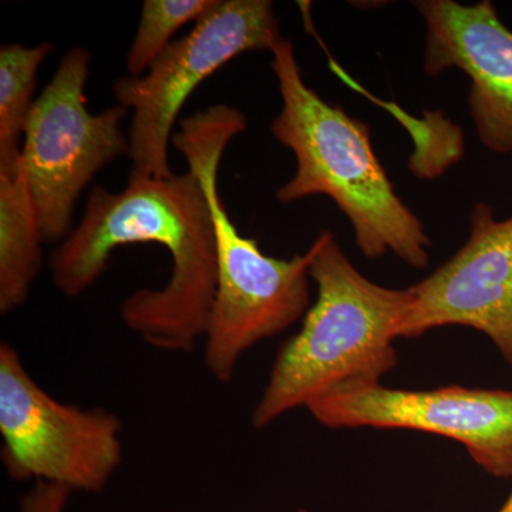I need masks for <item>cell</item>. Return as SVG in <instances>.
Returning a JSON list of instances; mask_svg holds the SVG:
<instances>
[{
    "label": "cell",
    "mask_w": 512,
    "mask_h": 512,
    "mask_svg": "<svg viewBox=\"0 0 512 512\" xmlns=\"http://www.w3.org/2000/svg\"><path fill=\"white\" fill-rule=\"evenodd\" d=\"M133 244L167 248L173 272L163 288L124 299V325L153 348L192 352L207 332L218 279L210 201L195 165L170 178L128 180L120 192L96 185L82 220L50 256L53 284L77 298L106 272L114 249Z\"/></svg>",
    "instance_id": "obj_1"
},
{
    "label": "cell",
    "mask_w": 512,
    "mask_h": 512,
    "mask_svg": "<svg viewBox=\"0 0 512 512\" xmlns=\"http://www.w3.org/2000/svg\"><path fill=\"white\" fill-rule=\"evenodd\" d=\"M271 53L282 100L271 133L296 158V173L278 188L276 200L292 204L325 195L348 218L365 258L392 252L412 268H426L431 239L394 190L373 150L369 124L323 100L305 83L291 40H279Z\"/></svg>",
    "instance_id": "obj_2"
},
{
    "label": "cell",
    "mask_w": 512,
    "mask_h": 512,
    "mask_svg": "<svg viewBox=\"0 0 512 512\" xmlns=\"http://www.w3.org/2000/svg\"><path fill=\"white\" fill-rule=\"evenodd\" d=\"M311 249L309 275L318 298L276 356L252 412L255 429L323 397L382 384L399 363L394 342L412 308V291L360 274L332 232L323 231Z\"/></svg>",
    "instance_id": "obj_3"
},
{
    "label": "cell",
    "mask_w": 512,
    "mask_h": 512,
    "mask_svg": "<svg viewBox=\"0 0 512 512\" xmlns=\"http://www.w3.org/2000/svg\"><path fill=\"white\" fill-rule=\"evenodd\" d=\"M247 128V117L227 104L208 107L181 121L173 146L200 171L214 221L218 279L207 332L204 362L220 383L231 382L241 357L305 318L311 303V247L279 259L265 255L229 218L218 192L225 148Z\"/></svg>",
    "instance_id": "obj_4"
},
{
    "label": "cell",
    "mask_w": 512,
    "mask_h": 512,
    "mask_svg": "<svg viewBox=\"0 0 512 512\" xmlns=\"http://www.w3.org/2000/svg\"><path fill=\"white\" fill-rule=\"evenodd\" d=\"M284 39L271 0H217L187 36L174 40L141 77L123 76L114 96L131 110L128 180L173 177L168 146L185 101L204 80L249 52Z\"/></svg>",
    "instance_id": "obj_5"
},
{
    "label": "cell",
    "mask_w": 512,
    "mask_h": 512,
    "mask_svg": "<svg viewBox=\"0 0 512 512\" xmlns=\"http://www.w3.org/2000/svg\"><path fill=\"white\" fill-rule=\"evenodd\" d=\"M90 52L73 47L37 97L23 138L20 168L35 202L45 244L69 237L74 204L94 175L127 154L123 121L128 110L92 114L86 84Z\"/></svg>",
    "instance_id": "obj_6"
},
{
    "label": "cell",
    "mask_w": 512,
    "mask_h": 512,
    "mask_svg": "<svg viewBox=\"0 0 512 512\" xmlns=\"http://www.w3.org/2000/svg\"><path fill=\"white\" fill-rule=\"evenodd\" d=\"M121 433L117 414L59 402L36 383L18 350L0 343V456L13 481L99 494L123 463Z\"/></svg>",
    "instance_id": "obj_7"
},
{
    "label": "cell",
    "mask_w": 512,
    "mask_h": 512,
    "mask_svg": "<svg viewBox=\"0 0 512 512\" xmlns=\"http://www.w3.org/2000/svg\"><path fill=\"white\" fill-rule=\"evenodd\" d=\"M328 429L424 431L457 441L485 473L512 478V392L447 386L389 389L382 384L323 397L308 406Z\"/></svg>",
    "instance_id": "obj_8"
},
{
    "label": "cell",
    "mask_w": 512,
    "mask_h": 512,
    "mask_svg": "<svg viewBox=\"0 0 512 512\" xmlns=\"http://www.w3.org/2000/svg\"><path fill=\"white\" fill-rule=\"evenodd\" d=\"M409 289L400 338L466 326L484 333L512 367V215L498 220L490 205L476 202L466 244Z\"/></svg>",
    "instance_id": "obj_9"
},
{
    "label": "cell",
    "mask_w": 512,
    "mask_h": 512,
    "mask_svg": "<svg viewBox=\"0 0 512 512\" xmlns=\"http://www.w3.org/2000/svg\"><path fill=\"white\" fill-rule=\"evenodd\" d=\"M426 23L424 70L436 77L450 69L470 79L471 119L481 144L512 154V30L490 0L412 2Z\"/></svg>",
    "instance_id": "obj_10"
},
{
    "label": "cell",
    "mask_w": 512,
    "mask_h": 512,
    "mask_svg": "<svg viewBox=\"0 0 512 512\" xmlns=\"http://www.w3.org/2000/svg\"><path fill=\"white\" fill-rule=\"evenodd\" d=\"M42 228L22 168L0 173V313L28 301L42 271Z\"/></svg>",
    "instance_id": "obj_11"
},
{
    "label": "cell",
    "mask_w": 512,
    "mask_h": 512,
    "mask_svg": "<svg viewBox=\"0 0 512 512\" xmlns=\"http://www.w3.org/2000/svg\"><path fill=\"white\" fill-rule=\"evenodd\" d=\"M53 49L50 42L35 47L9 43L0 49V173L19 167L26 126L36 101L37 72Z\"/></svg>",
    "instance_id": "obj_12"
},
{
    "label": "cell",
    "mask_w": 512,
    "mask_h": 512,
    "mask_svg": "<svg viewBox=\"0 0 512 512\" xmlns=\"http://www.w3.org/2000/svg\"><path fill=\"white\" fill-rule=\"evenodd\" d=\"M215 3L217 0H144L136 36L127 53L128 76H144L151 63L174 42L175 33L204 18Z\"/></svg>",
    "instance_id": "obj_13"
},
{
    "label": "cell",
    "mask_w": 512,
    "mask_h": 512,
    "mask_svg": "<svg viewBox=\"0 0 512 512\" xmlns=\"http://www.w3.org/2000/svg\"><path fill=\"white\" fill-rule=\"evenodd\" d=\"M73 491L62 485L35 483L20 498L19 512H64Z\"/></svg>",
    "instance_id": "obj_14"
},
{
    "label": "cell",
    "mask_w": 512,
    "mask_h": 512,
    "mask_svg": "<svg viewBox=\"0 0 512 512\" xmlns=\"http://www.w3.org/2000/svg\"><path fill=\"white\" fill-rule=\"evenodd\" d=\"M498 512H512V491L510 497L507 498L503 507L500 508Z\"/></svg>",
    "instance_id": "obj_15"
},
{
    "label": "cell",
    "mask_w": 512,
    "mask_h": 512,
    "mask_svg": "<svg viewBox=\"0 0 512 512\" xmlns=\"http://www.w3.org/2000/svg\"><path fill=\"white\" fill-rule=\"evenodd\" d=\"M295 512H309L306 510V508H299V510H296Z\"/></svg>",
    "instance_id": "obj_16"
}]
</instances>
